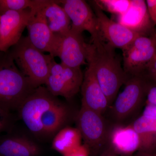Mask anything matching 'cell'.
Wrapping results in <instances>:
<instances>
[{"label": "cell", "instance_id": "obj_1", "mask_svg": "<svg viewBox=\"0 0 156 156\" xmlns=\"http://www.w3.org/2000/svg\"><path fill=\"white\" fill-rule=\"evenodd\" d=\"M17 111L29 131L42 138L53 137L73 117L69 107L43 86L36 88Z\"/></svg>", "mask_w": 156, "mask_h": 156}, {"label": "cell", "instance_id": "obj_2", "mask_svg": "<svg viewBox=\"0 0 156 156\" xmlns=\"http://www.w3.org/2000/svg\"><path fill=\"white\" fill-rule=\"evenodd\" d=\"M115 49L104 41L87 44V65L93 70L110 106L120 88L130 77L122 66Z\"/></svg>", "mask_w": 156, "mask_h": 156}, {"label": "cell", "instance_id": "obj_3", "mask_svg": "<svg viewBox=\"0 0 156 156\" xmlns=\"http://www.w3.org/2000/svg\"><path fill=\"white\" fill-rule=\"evenodd\" d=\"M36 88L20 71L9 51L0 52V108L17 111Z\"/></svg>", "mask_w": 156, "mask_h": 156}, {"label": "cell", "instance_id": "obj_4", "mask_svg": "<svg viewBox=\"0 0 156 156\" xmlns=\"http://www.w3.org/2000/svg\"><path fill=\"white\" fill-rule=\"evenodd\" d=\"M8 51L20 71L34 87L45 85L54 58L53 56L37 49L27 36L21 37Z\"/></svg>", "mask_w": 156, "mask_h": 156}, {"label": "cell", "instance_id": "obj_5", "mask_svg": "<svg viewBox=\"0 0 156 156\" xmlns=\"http://www.w3.org/2000/svg\"><path fill=\"white\" fill-rule=\"evenodd\" d=\"M76 117V128L90 156H98L108 147L112 125L104 115L82 105Z\"/></svg>", "mask_w": 156, "mask_h": 156}, {"label": "cell", "instance_id": "obj_6", "mask_svg": "<svg viewBox=\"0 0 156 156\" xmlns=\"http://www.w3.org/2000/svg\"><path fill=\"white\" fill-rule=\"evenodd\" d=\"M121 93L110 107V114L115 124L123 123L136 114L142 106L149 84L142 75L130 76Z\"/></svg>", "mask_w": 156, "mask_h": 156}, {"label": "cell", "instance_id": "obj_7", "mask_svg": "<svg viewBox=\"0 0 156 156\" xmlns=\"http://www.w3.org/2000/svg\"><path fill=\"white\" fill-rule=\"evenodd\" d=\"M81 68H72L58 63L53 59L46 87L54 96L70 100L79 92L83 80Z\"/></svg>", "mask_w": 156, "mask_h": 156}, {"label": "cell", "instance_id": "obj_8", "mask_svg": "<svg viewBox=\"0 0 156 156\" xmlns=\"http://www.w3.org/2000/svg\"><path fill=\"white\" fill-rule=\"evenodd\" d=\"M71 27L69 30L55 34L56 43L53 57H58L62 64L72 68H81L87 64V44L83 34Z\"/></svg>", "mask_w": 156, "mask_h": 156}, {"label": "cell", "instance_id": "obj_9", "mask_svg": "<svg viewBox=\"0 0 156 156\" xmlns=\"http://www.w3.org/2000/svg\"><path fill=\"white\" fill-rule=\"evenodd\" d=\"M58 3L66 12L71 23V28L83 34L85 31L91 35V43L104 41L98 20L91 6L83 0H61Z\"/></svg>", "mask_w": 156, "mask_h": 156}, {"label": "cell", "instance_id": "obj_10", "mask_svg": "<svg viewBox=\"0 0 156 156\" xmlns=\"http://www.w3.org/2000/svg\"><path fill=\"white\" fill-rule=\"evenodd\" d=\"M89 2L97 17L102 38L115 49L126 50L137 37L142 36L109 18L94 1Z\"/></svg>", "mask_w": 156, "mask_h": 156}, {"label": "cell", "instance_id": "obj_11", "mask_svg": "<svg viewBox=\"0 0 156 156\" xmlns=\"http://www.w3.org/2000/svg\"><path fill=\"white\" fill-rule=\"evenodd\" d=\"M32 8L21 11H7L1 15L0 52H7L19 41L32 15Z\"/></svg>", "mask_w": 156, "mask_h": 156}, {"label": "cell", "instance_id": "obj_12", "mask_svg": "<svg viewBox=\"0 0 156 156\" xmlns=\"http://www.w3.org/2000/svg\"><path fill=\"white\" fill-rule=\"evenodd\" d=\"M41 0H36L33 7L32 15L27 24L28 37L32 44L40 51L53 56L56 37L49 29L40 9Z\"/></svg>", "mask_w": 156, "mask_h": 156}, {"label": "cell", "instance_id": "obj_13", "mask_svg": "<svg viewBox=\"0 0 156 156\" xmlns=\"http://www.w3.org/2000/svg\"><path fill=\"white\" fill-rule=\"evenodd\" d=\"M82 106L104 115L110 105L91 66L88 65L81 87Z\"/></svg>", "mask_w": 156, "mask_h": 156}, {"label": "cell", "instance_id": "obj_14", "mask_svg": "<svg viewBox=\"0 0 156 156\" xmlns=\"http://www.w3.org/2000/svg\"><path fill=\"white\" fill-rule=\"evenodd\" d=\"M108 146L120 156H132L139 151V136L131 124L113 125Z\"/></svg>", "mask_w": 156, "mask_h": 156}, {"label": "cell", "instance_id": "obj_15", "mask_svg": "<svg viewBox=\"0 0 156 156\" xmlns=\"http://www.w3.org/2000/svg\"><path fill=\"white\" fill-rule=\"evenodd\" d=\"M13 130L0 136V156L41 155V148L37 142L27 136L14 134Z\"/></svg>", "mask_w": 156, "mask_h": 156}, {"label": "cell", "instance_id": "obj_16", "mask_svg": "<svg viewBox=\"0 0 156 156\" xmlns=\"http://www.w3.org/2000/svg\"><path fill=\"white\" fill-rule=\"evenodd\" d=\"M118 23L132 31L145 35L151 28V19L145 1L131 0L125 14L118 16Z\"/></svg>", "mask_w": 156, "mask_h": 156}, {"label": "cell", "instance_id": "obj_17", "mask_svg": "<svg viewBox=\"0 0 156 156\" xmlns=\"http://www.w3.org/2000/svg\"><path fill=\"white\" fill-rule=\"evenodd\" d=\"M40 9L48 27L54 34L63 33L71 27L70 20L58 1L41 0Z\"/></svg>", "mask_w": 156, "mask_h": 156}, {"label": "cell", "instance_id": "obj_18", "mask_svg": "<svg viewBox=\"0 0 156 156\" xmlns=\"http://www.w3.org/2000/svg\"><path fill=\"white\" fill-rule=\"evenodd\" d=\"M123 68L129 76L142 75L156 54V45L146 50H123Z\"/></svg>", "mask_w": 156, "mask_h": 156}, {"label": "cell", "instance_id": "obj_19", "mask_svg": "<svg viewBox=\"0 0 156 156\" xmlns=\"http://www.w3.org/2000/svg\"><path fill=\"white\" fill-rule=\"evenodd\" d=\"M139 136V151L156 152V117L141 115L131 124Z\"/></svg>", "mask_w": 156, "mask_h": 156}, {"label": "cell", "instance_id": "obj_20", "mask_svg": "<svg viewBox=\"0 0 156 156\" xmlns=\"http://www.w3.org/2000/svg\"><path fill=\"white\" fill-rule=\"evenodd\" d=\"M82 140L77 128L66 126L53 136L52 148L63 156L80 146Z\"/></svg>", "mask_w": 156, "mask_h": 156}, {"label": "cell", "instance_id": "obj_21", "mask_svg": "<svg viewBox=\"0 0 156 156\" xmlns=\"http://www.w3.org/2000/svg\"><path fill=\"white\" fill-rule=\"evenodd\" d=\"M102 11L118 16L125 14L130 7L131 0H95L94 1Z\"/></svg>", "mask_w": 156, "mask_h": 156}, {"label": "cell", "instance_id": "obj_22", "mask_svg": "<svg viewBox=\"0 0 156 156\" xmlns=\"http://www.w3.org/2000/svg\"><path fill=\"white\" fill-rule=\"evenodd\" d=\"M36 0H0V15L9 11H21L32 8Z\"/></svg>", "mask_w": 156, "mask_h": 156}, {"label": "cell", "instance_id": "obj_23", "mask_svg": "<svg viewBox=\"0 0 156 156\" xmlns=\"http://www.w3.org/2000/svg\"><path fill=\"white\" fill-rule=\"evenodd\" d=\"M14 117L12 112L0 108V136L14 129Z\"/></svg>", "mask_w": 156, "mask_h": 156}, {"label": "cell", "instance_id": "obj_24", "mask_svg": "<svg viewBox=\"0 0 156 156\" xmlns=\"http://www.w3.org/2000/svg\"><path fill=\"white\" fill-rule=\"evenodd\" d=\"M156 45V35H154L151 37L142 35L137 37L135 39L134 41L126 50H146Z\"/></svg>", "mask_w": 156, "mask_h": 156}, {"label": "cell", "instance_id": "obj_25", "mask_svg": "<svg viewBox=\"0 0 156 156\" xmlns=\"http://www.w3.org/2000/svg\"><path fill=\"white\" fill-rule=\"evenodd\" d=\"M147 104L156 106V86H150L149 84L146 94Z\"/></svg>", "mask_w": 156, "mask_h": 156}, {"label": "cell", "instance_id": "obj_26", "mask_svg": "<svg viewBox=\"0 0 156 156\" xmlns=\"http://www.w3.org/2000/svg\"><path fill=\"white\" fill-rule=\"evenodd\" d=\"M145 70L147 71L149 77L156 82V54L153 58L148 63Z\"/></svg>", "mask_w": 156, "mask_h": 156}, {"label": "cell", "instance_id": "obj_27", "mask_svg": "<svg viewBox=\"0 0 156 156\" xmlns=\"http://www.w3.org/2000/svg\"><path fill=\"white\" fill-rule=\"evenodd\" d=\"M146 2L151 20L156 24V0H147Z\"/></svg>", "mask_w": 156, "mask_h": 156}, {"label": "cell", "instance_id": "obj_28", "mask_svg": "<svg viewBox=\"0 0 156 156\" xmlns=\"http://www.w3.org/2000/svg\"><path fill=\"white\" fill-rule=\"evenodd\" d=\"M62 156H90V154L88 148L84 144H82L77 148Z\"/></svg>", "mask_w": 156, "mask_h": 156}, {"label": "cell", "instance_id": "obj_29", "mask_svg": "<svg viewBox=\"0 0 156 156\" xmlns=\"http://www.w3.org/2000/svg\"><path fill=\"white\" fill-rule=\"evenodd\" d=\"M142 115L147 116L156 117V106L150 104H147Z\"/></svg>", "mask_w": 156, "mask_h": 156}, {"label": "cell", "instance_id": "obj_30", "mask_svg": "<svg viewBox=\"0 0 156 156\" xmlns=\"http://www.w3.org/2000/svg\"><path fill=\"white\" fill-rule=\"evenodd\" d=\"M98 156H121L115 153L112 149L108 146Z\"/></svg>", "mask_w": 156, "mask_h": 156}, {"label": "cell", "instance_id": "obj_31", "mask_svg": "<svg viewBox=\"0 0 156 156\" xmlns=\"http://www.w3.org/2000/svg\"><path fill=\"white\" fill-rule=\"evenodd\" d=\"M132 156H156V152H146L138 151Z\"/></svg>", "mask_w": 156, "mask_h": 156}, {"label": "cell", "instance_id": "obj_32", "mask_svg": "<svg viewBox=\"0 0 156 156\" xmlns=\"http://www.w3.org/2000/svg\"><path fill=\"white\" fill-rule=\"evenodd\" d=\"M1 15H0V23H1Z\"/></svg>", "mask_w": 156, "mask_h": 156}]
</instances>
